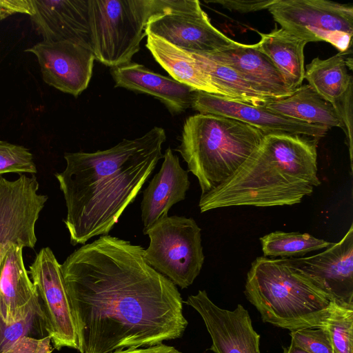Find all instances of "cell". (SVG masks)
I'll list each match as a JSON object with an SVG mask.
<instances>
[{"instance_id": "obj_35", "label": "cell", "mask_w": 353, "mask_h": 353, "mask_svg": "<svg viewBox=\"0 0 353 353\" xmlns=\"http://www.w3.org/2000/svg\"><path fill=\"white\" fill-rule=\"evenodd\" d=\"M110 353H181L172 346L161 343L137 348L117 350Z\"/></svg>"}, {"instance_id": "obj_16", "label": "cell", "mask_w": 353, "mask_h": 353, "mask_svg": "<svg viewBox=\"0 0 353 353\" xmlns=\"http://www.w3.org/2000/svg\"><path fill=\"white\" fill-rule=\"evenodd\" d=\"M32 3L30 19L43 41H68L91 49L88 0H32Z\"/></svg>"}, {"instance_id": "obj_3", "label": "cell", "mask_w": 353, "mask_h": 353, "mask_svg": "<svg viewBox=\"0 0 353 353\" xmlns=\"http://www.w3.org/2000/svg\"><path fill=\"white\" fill-rule=\"evenodd\" d=\"M318 140L265 134L258 148L228 179L201 195V212L225 207H273L299 203L321 184Z\"/></svg>"}, {"instance_id": "obj_36", "label": "cell", "mask_w": 353, "mask_h": 353, "mask_svg": "<svg viewBox=\"0 0 353 353\" xmlns=\"http://www.w3.org/2000/svg\"><path fill=\"white\" fill-rule=\"evenodd\" d=\"M283 353H309L300 347L291 343L288 347L283 348Z\"/></svg>"}, {"instance_id": "obj_12", "label": "cell", "mask_w": 353, "mask_h": 353, "mask_svg": "<svg viewBox=\"0 0 353 353\" xmlns=\"http://www.w3.org/2000/svg\"><path fill=\"white\" fill-rule=\"evenodd\" d=\"M285 259L332 301L353 305L352 224L338 243H333L324 251L310 256Z\"/></svg>"}, {"instance_id": "obj_15", "label": "cell", "mask_w": 353, "mask_h": 353, "mask_svg": "<svg viewBox=\"0 0 353 353\" xmlns=\"http://www.w3.org/2000/svg\"><path fill=\"white\" fill-rule=\"evenodd\" d=\"M201 114L223 116L246 123L265 134H284L300 135L319 140L328 128L275 114L261 105L234 101L202 91H196L192 107Z\"/></svg>"}, {"instance_id": "obj_11", "label": "cell", "mask_w": 353, "mask_h": 353, "mask_svg": "<svg viewBox=\"0 0 353 353\" xmlns=\"http://www.w3.org/2000/svg\"><path fill=\"white\" fill-rule=\"evenodd\" d=\"M34 175L10 181L0 176V259L12 244L34 248L35 224L48 197L38 194Z\"/></svg>"}, {"instance_id": "obj_21", "label": "cell", "mask_w": 353, "mask_h": 353, "mask_svg": "<svg viewBox=\"0 0 353 353\" xmlns=\"http://www.w3.org/2000/svg\"><path fill=\"white\" fill-rule=\"evenodd\" d=\"M145 46L172 79L195 90L226 97L201 68L192 52L152 34L147 35Z\"/></svg>"}, {"instance_id": "obj_27", "label": "cell", "mask_w": 353, "mask_h": 353, "mask_svg": "<svg viewBox=\"0 0 353 353\" xmlns=\"http://www.w3.org/2000/svg\"><path fill=\"white\" fill-rule=\"evenodd\" d=\"M42 330L46 331L39 300L14 321L7 323L0 316V353L8 350L20 339L33 337L32 335Z\"/></svg>"}, {"instance_id": "obj_5", "label": "cell", "mask_w": 353, "mask_h": 353, "mask_svg": "<svg viewBox=\"0 0 353 353\" xmlns=\"http://www.w3.org/2000/svg\"><path fill=\"white\" fill-rule=\"evenodd\" d=\"M265 134L241 121L210 114L188 117L176 150L198 179L201 195L231 176L258 148Z\"/></svg>"}, {"instance_id": "obj_10", "label": "cell", "mask_w": 353, "mask_h": 353, "mask_svg": "<svg viewBox=\"0 0 353 353\" xmlns=\"http://www.w3.org/2000/svg\"><path fill=\"white\" fill-rule=\"evenodd\" d=\"M28 274L40 301L46 334L54 348L78 350L77 336L61 264L49 247L43 248L29 266Z\"/></svg>"}, {"instance_id": "obj_8", "label": "cell", "mask_w": 353, "mask_h": 353, "mask_svg": "<svg viewBox=\"0 0 353 353\" xmlns=\"http://www.w3.org/2000/svg\"><path fill=\"white\" fill-rule=\"evenodd\" d=\"M282 28L308 42L325 41L341 53L352 46L353 6L326 0H276L268 9Z\"/></svg>"}, {"instance_id": "obj_20", "label": "cell", "mask_w": 353, "mask_h": 353, "mask_svg": "<svg viewBox=\"0 0 353 353\" xmlns=\"http://www.w3.org/2000/svg\"><path fill=\"white\" fill-rule=\"evenodd\" d=\"M23 248L12 244L0 259V316L7 323L21 318L39 300L24 265Z\"/></svg>"}, {"instance_id": "obj_19", "label": "cell", "mask_w": 353, "mask_h": 353, "mask_svg": "<svg viewBox=\"0 0 353 353\" xmlns=\"http://www.w3.org/2000/svg\"><path fill=\"white\" fill-rule=\"evenodd\" d=\"M110 74L114 87L153 96L163 103L172 115L181 114L192 107L197 91L137 63L130 62L111 68Z\"/></svg>"}, {"instance_id": "obj_18", "label": "cell", "mask_w": 353, "mask_h": 353, "mask_svg": "<svg viewBox=\"0 0 353 353\" xmlns=\"http://www.w3.org/2000/svg\"><path fill=\"white\" fill-rule=\"evenodd\" d=\"M159 171L143 193L141 203L144 234L161 220L168 216L170 209L185 199L190 182L188 171L179 163V157L169 147L163 154Z\"/></svg>"}, {"instance_id": "obj_24", "label": "cell", "mask_w": 353, "mask_h": 353, "mask_svg": "<svg viewBox=\"0 0 353 353\" xmlns=\"http://www.w3.org/2000/svg\"><path fill=\"white\" fill-rule=\"evenodd\" d=\"M304 79L314 91L332 105L353 85L343 53L326 59L314 58L305 69Z\"/></svg>"}, {"instance_id": "obj_14", "label": "cell", "mask_w": 353, "mask_h": 353, "mask_svg": "<svg viewBox=\"0 0 353 353\" xmlns=\"http://www.w3.org/2000/svg\"><path fill=\"white\" fill-rule=\"evenodd\" d=\"M185 303L201 316L214 353H261L260 335L254 330L248 311L241 304L234 310L214 303L205 290L188 297Z\"/></svg>"}, {"instance_id": "obj_28", "label": "cell", "mask_w": 353, "mask_h": 353, "mask_svg": "<svg viewBox=\"0 0 353 353\" xmlns=\"http://www.w3.org/2000/svg\"><path fill=\"white\" fill-rule=\"evenodd\" d=\"M325 327L334 353H353V305L333 301Z\"/></svg>"}, {"instance_id": "obj_6", "label": "cell", "mask_w": 353, "mask_h": 353, "mask_svg": "<svg viewBox=\"0 0 353 353\" xmlns=\"http://www.w3.org/2000/svg\"><path fill=\"white\" fill-rule=\"evenodd\" d=\"M88 8L94 59L111 68L131 62L139 52L160 0H88Z\"/></svg>"}, {"instance_id": "obj_34", "label": "cell", "mask_w": 353, "mask_h": 353, "mask_svg": "<svg viewBox=\"0 0 353 353\" xmlns=\"http://www.w3.org/2000/svg\"><path fill=\"white\" fill-rule=\"evenodd\" d=\"M16 13H34L32 0H0V20Z\"/></svg>"}, {"instance_id": "obj_29", "label": "cell", "mask_w": 353, "mask_h": 353, "mask_svg": "<svg viewBox=\"0 0 353 353\" xmlns=\"http://www.w3.org/2000/svg\"><path fill=\"white\" fill-rule=\"evenodd\" d=\"M32 154L23 145L0 141V176L10 172L36 174Z\"/></svg>"}, {"instance_id": "obj_33", "label": "cell", "mask_w": 353, "mask_h": 353, "mask_svg": "<svg viewBox=\"0 0 353 353\" xmlns=\"http://www.w3.org/2000/svg\"><path fill=\"white\" fill-rule=\"evenodd\" d=\"M276 0H211L207 3H218L231 11L248 13L268 9Z\"/></svg>"}, {"instance_id": "obj_22", "label": "cell", "mask_w": 353, "mask_h": 353, "mask_svg": "<svg viewBox=\"0 0 353 353\" xmlns=\"http://www.w3.org/2000/svg\"><path fill=\"white\" fill-rule=\"evenodd\" d=\"M259 34L261 40L254 43L256 47L270 59L289 89L296 90L304 79V48L307 41L282 28Z\"/></svg>"}, {"instance_id": "obj_26", "label": "cell", "mask_w": 353, "mask_h": 353, "mask_svg": "<svg viewBox=\"0 0 353 353\" xmlns=\"http://www.w3.org/2000/svg\"><path fill=\"white\" fill-rule=\"evenodd\" d=\"M263 256L274 259L302 257L309 252L326 249L333 243L308 233L275 231L260 238Z\"/></svg>"}, {"instance_id": "obj_31", "label": "cell", "mask_w": 353, "mask_h": 353, "mask_svg": "<svg viewBox=\"0 0 353 353\" xmlns=\"http://www.w3.org/2000/svg\"><path fill=\"white\" fill-rule=\"evenodd\" d=\"M353 85H351L344 94L332 106L335 109L341 123V128L345 134L346 144L348 148L351 170H352V111H353Z\"/></svg>"}, {"instance_id": "obj_30", "label": "cell", "mask_w": 353, "mask_h": 353, "mask_svg": "<svg viewBox=\"0 0 353 353\" xmlns=\"http://www.w3.org/2000/svg\"><path fill=\"white\" fill-rule=\"evenodd\" d=\"M291 343L309 353H334L325 326L312 327L290 332Z\"/></svg>"}, {"instance_id": "obj_23", "label": "cell", "mask_w": 353, "mask_h": 353, "mask_svg": "<svg viewBox=\"0 0 353 353\" xmlns=\"http://www.w3.org/2000/svg\"><path fill=\"white\" fill-rule=\"evenodd\" d=\"M277 114L310 124L327 128H341L334 107L325 101L308 84L301 85L290 95L274 99L261 105Z\"/></svg>"}, {"instance_id": "obj_1", "label": "cell", "mask_w": 353, "mask_h": 353, "mask_svg": "<svg viewBox=\"0 0 353 353\" xmlns=\"http://www.w3.org/2000/svg\"><path fill=\"white\" fill-rule=\"evenodd\" d=\"M144 248L110 235L61 264L80 353H110L180 338L188 321L176 286L145 261Z\"/></svg>"}, {"instance_id": "obj_32", "label": "cell", "mask_w": 353, "mask_h": 353, "mask_svg": "<svg viewBox=\"0 0 353 353\" xmlns=\"http://www.w3.org/2000/svg\"><path fill=\"white\" fill-rule=\"evenodd\" d=\"M53 349L49 336L41 339L24 336L3 353H51Z\"/></svg>"}, {"instance_id": "obj_17", "label": "cell", "mask_w": 353, "mask_h": 353, "mask_svg": "<svg viewBox=\"0 0 353 353\" xmlns=\"http://www.w3.org/2000/svg\"><path fill=\"white\" fill-rule=\"evenodd\" d=\"M202 54L232 68L256 91L266 97L279 99L295 91L289 89L275 65L255 44L236 41L219 51Z\"/></svg>"}, {"instance_id": "obj_9", "label": "cell", "mask_w": 353, "mask_h": 353, "mask_svg": "<svg viewBox=\"0 0 353 353\" xmlns=\"http://www.w3.org/2000/svg\"><path fill=\"white\" fill-rule=\"evenodd\" d=\"M145 33L194 53H211L236 41L216 29L198 0H160Z\"/></svg>"}, {"instance_id": "obj_2", "label": "cell", "mask_w": 353, "mask_h": 353, "mask_svg": "<svg viewBox=\"0 0 353 353\" xmlns=\"http://www.w3.org/2000/svg\"><path fill=\"white\" fill-rule=\"evenodd\" d=\"M163 128L124 139L94 152H65V170L56 173L67 208L64 223L72 245L107 235L163 159Z\"/></svg>"}, {"instance_id": "obj_25", "label": "cell", "mask_w": 353, "mask_h": 353, "mask_svg": "<svg viewBox=\"0 0 353 353\" xmlns=\"http://www.w3.org/2000/svg\"><path fill=\"white\" fill-rule=\"evenodd\" d=\"M199 65L226 98L258 106L274 99L256 91L232 68L202 53H194Z\"/></svg>"}, {"instance_id": "obj_7", "label": "cell", "mask_w": 353, "mask_h": 353, "mask_svg": "<svg viewBox=\"0 0 353 353\" xmlns=\"http://www.w3.org/2000/svg\"><path fill=\"white\" fill-rule=\"evenodd\" d=\"M201 228L192 218L171 216L150 228L146 262L175 285L186 288L199 274L205 256Z\"/></svg>"}, {"instance_id": "obj_13", "label": "cell", "mask_w": 353, "mask_h": 353, "mask_svg": "<svg viewBox=\"0 0 353 353\" xmlns=\"http://www.w3.org/2000/svg\"><path fill=\"white\" fill-rule=\"evenodd\" d=\"M25 51L37 58L46 84L75 97L88 88L95 60L90 48L68 41H42Z\"/></svg>"}, {"instance_id": "obj_4", "label": "cell", "mask_w": 353, "mask_h": 353, "mask_svg": "<svg viewBox=\"0 0 353 353\" xmlns=\"http://www.w3.org/2000/svg\"><path fill=\"white\" fill-rule=\"evenodd\" d=\"M244 293L263 322L290 332L325 326L333 302L281 258L257 257L248 272Z\"/></svg>"}]
</instances>
